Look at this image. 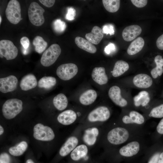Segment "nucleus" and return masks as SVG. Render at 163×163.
I'll use <instances>...</instances> for the list:
<instances>
[{
    "mask_svg": "<svg viewBox=\"0 0 163 163\" xmlns=\"http://www.w3.org/2000/svg\"><path fill=\"white\" fill-rule=\"evenodd\" d=\"M22 101L19 99L8 100L2 106V110L3 116L8 119L14 118L22 110Z\"/></svg>",
    "mask_w": 163,
    "mask_h": 163,
    "instance_id": "obj_1",
    "label": "nucleus"
},
{
    "mask_svg": "<svg viewBox=\"0 0 163 163\" xmlns=\"http://www.w3.org/2000/svg\"><path fill=\"white\" fill-rule=\"evenodd\" d=\"M45 10L35 2H32L29 7L28 14L29 19L31 23L37 26L42 25L45 19L43 13Z\"/></svg>",
    "mask_w": 163,
    "mask_h": 163,
    "instance_id": "obj_2",
    "label": "nucleus"
},
{
    "mask_svg": "<svg viewBox=\"0 0 163 163\" xmlns=\"http://www.w3.org/2000/svg\"><path fill=\"white\" fill-rule=\"evenodd\" d=\"M61 52V49L59 45H51L43 54L40 59L41 64L45 67L51 66L57 60Z\"/></svg>",
    "mask_w": 163,
    "mask_h": 163,
    "instance_id": "obj_3",
    "label": "nucleus"
},
{
    "mask_svg": "<svg viewBox=\"0 0 163 163\" xmlns=\"http://www.w3.org/2000/svg\"><path fill=\"white\" fill-rule=\"evenodd\" d=\"M129 136V132L126 129L122 127H117L109 131L107 138L111 144L119 145L126 142Z\"/></svg>",
    "mask_w": 163,
    "mask_h": 163,
    "instance_id": "obj_4",
    "label": "nucleus"
},
{
    "mask_svg": "<svg viewBox=\"0 0 163 163\" xmlns=\"http://www.w3.org/2000/svg\"><path fill=\"white\" fill-rule=\"evenodd\" d=\"M5 14L8 21L14 24H18L22 19L21 6L18 1H9L6 9Z\"/></svg>",
    "mask_w": 163,
    "mask_h": 163,
    "instance_id": "obj_5",
    "label": "nucleus"
},
{
    "mask_svg": "<svg viewBox=\"0 0 163 163\" xmlns=\"http://www.w3.org/2000/svg\"><path fill=\"white\" fill-rule=\"evenodd\" d=\"M33 136L35 139L42 141H50L55 137L53 129L47 126L39 123L36 124L33 129Z\"/></svg>",
    "mask_w": 163,
    "mask_h": 163,
    "instance_id": "obj_6",
    "label": "nucleus"
},
{
    "mask_svg": "<svg viewBox=\"0 0 163 163\" xmlns=\"http://www.w3.org/2000/svg\"><path fill=\"white\" fill-rule=\"evenodd\" d=\"M18 50L13 43L9 40L0 41V56L1 58L5 57L7 60L15 59L18 54Z\"/></svg>",
    "mask_w": 163,
    "mask_h": 163,
    "instance_id": "obj_7",
    "label": "nucleus"
},
{
    "mask_svg": "<svg viewBox=\"0 0 163 163\" xmlns=\"http://www.w3.org/2000/svg\"><path fill=\"white\" fill-rule=\"evenodd\" d=\"M78 71L77 66L73 63L62 64L59 66L56 70L57 76L62 80L67 81L73 78Z\"/></svg>",
    "mask_w": 163,
    "mask_h": 163,
    "instance_id": "obj_8",
    "label": "nucleus"
},
{
    "mask_svg": "<svg viewBox=\"0 0 163 163\" xmlns=\"http://www.w3.org/2000/svg\"><path fill=\"white\" fill-rule=\"evenodd\" d=\"M110 115V110L107 107L101 106L91 111L88 116V119L91 122H104L109 118Z\"/></svg>",
    "mask_w": 163,
    "mask_h": 163,
    "instance_id": "obj_9",
    "label": "nucleus"
},
{
    "mask_svg": "<svg viewBox=\"0 0 163 163\" xmlns=\"http://www.w3.org/2000/svg\"><path fill=\"white\" fill-rule=\"evenodd\" d=\"M18 83V79L14 75L0 78V91L4 93L12 91L16 89Z\"/></svg>",
    "mask_w": 163,
    "mask_h": 163,
    "instance_id": "obj_10",
    "label": "nucleus"
},
{
    "mask_svg": "<svg viewBox=\"0 0 163 163\" xmlns=\"http://www.w3.org/2000/svg\"><path fill=\"white\" fill-rule=\"evenodd\" d=\"M120 88L117 86H113L109 89L108 96L112 101L116 105L120 107L126 106L127 104L126 100L121 94Z\"/></svg>",
    "mask_w": 163,
    "mask_h": 163,
    "instance_id": "obj_11",
    "label": "nucleus"
},
{
    "mask_svg": "<svg viewBox=\"0 0 163 163\" xmlns=\"http://www.w3.org/2000/svg\"><path fill=\"white\" fill-rule=\"evenodd\" d=\"M140 148L139 143L136 141H133L120 148L119 152L122 156L130 157L137 154L139 151Z\"/></svg>",
    "mask_w": 163,
    "mask_h": 163,
    "instance_id": "obj_12",
    "label": "nucleus"
},
{
    "mask_svg": "<svg viewBox=\"0 0 163 163\" xmlns=\"http://www.w3.org/2000/svg\"><path fill=\"white\" fill-rule=\"evenodd\" d=\"M142 31V28L139 25H131L124 28L122 33V36L124 40L129 42L139 36Z\"/></svg>",
    "mask_w": 163,
    "mask_h": 163,
    "instance_id": "obj_13",
    "label": "nucleus"
},
{
    "mask_svg": "<svg viewBox=\"0 0 163 163\" xmlns=\"http://www.w3.org/2000/svg\"><path fill=\"white\" fill-rule=\"evenodd\" d=\"M134 85L138 88H146L150 87L152 84V80L148 75L139 74L135 75L133 79Z\"/></svg>",
    "mask_w": 163,
    "mask_h": 163,
    "instance_id": "obj_14",
    "label": "nucleus"
},
{
    "mask_svg": "<svg viewBox=\"0 0 163 163\" xmlns=\"http://www.w3.org/2000/svg\"><path fill=\"white\" fill-rule=\"evenodd\" d=\"M91 76L93 80L100 85H104L108 82V78L103 67H96L93 70Z\"/></svg>",
    "mask_w": 163,
    "mask_h": 163,
    "instance_id": "obj_15",
    "label": "nucleus"
},
{
    "mask_svg": "<svg viewBox=\"0 0 163 163\" xmlns=\"http://www.w3.org/2000/svg\"><path fill=\"white\" fill-rule=\"evenodd\" d=\"M78 142V140L77 137L72 136L69 137L60 149V155L62 157L68 155L75 149Z\"/></svg>",
    "mask_w": 163,
    "mask_h": 163,
    "instance_id": "obj_16",
    "label": "nucleus"
},
{
    "mask_svg": "<svg viewBox=\"0 0 163 163\" xmlns=\"http://www.w3.org/2000/svg\"><path fill=\"white\" fill-rule=\"evenodd\" d=\"M77 118V115L73 110H68L60 113L57 119L60 123L65 125H70L73 123Z\"/></svg>",
    "mask_w": 163,
    "mask_h": 163,
    "instance_id": "obj_17",
    "label": "nucleus"
},
{
    "mask_svg": "<svg viewBox=\"0 0 163 163\" xmlns=\"http://www.w3.org/2000/svg\"><path fill=\"white\" fill-rule=\"evenodd\" d=\"M102 30L99 27L94 26L91 32L87 33L85 36L86 39L92 43L97 45L99 44L104 37Z\"/></svg>",
    "mask_w": 163,
    "mask_h": 163,
    "instance_id": "obj_18",
    "label": "nucleus"
},
{
    "mask_svg": "<svg viewBox=\"0 0 163 163\" xmlns=\"http://www.w3.org/2000/svg\"><path fill=\"white\" fill-rule=\"evenodd\" d=\"M123 122L126 124L135 123L139 125L143 124L145 119L142 115L137 111H130L129 115H125L122 118Z\"/></svg>",
    "mask_w": 163,
    "mask_h": 163,
    "instance_id": "obj_19",
    "label": "nucleus"
},
{
    "mask_svg": "<svg viewBox=\"0 0 163 163\" xmlns=\"http://www.w3.org/2000/svg\"><path fill=\"white\" fill-rule=\"evenodd\" d=\"M37 81L35 76L32 74H27L21 79L20 83L21 89L26 91L36 87Z\"/></svg>",
    "mask_w": 163,
    "mask_h": 163,
    "instance_id": "obj_20",
    "label": "nucleus"
},
{
    "mask_svg": "<svg viewBox=\"0 0 163 163\" xmlns=\"http://www.w3.org/2000/svg\"><path fill=\"white\" fill-rule=\"evenodd\" d=\"M76 45L80 49L91 53H94L97 51L96 47L87 39L77 37L75 39Z\"/></svg>",
    "mask_w": 163,
    "mask_h": 163,
    "instance_id": "obj_21",
    "label": "nucleus"
},
{
    "mask_svg": "<svg viewBox=\"0 0 163 163\" xmlns=\"http://www.w3.org/2000/svg\"><path fill=\"white\" fill-rule=\"evenodd\" d=\"M99 134L98 129L96 127L89 128L86 129L83 135L84 142L89 145H94L96 141Z\"/></svg>",
    "mask_w": 163,
    "mask_h": 163,
    "instance_id": "obj_22",
    "label": "nucleus"
},
{
    "mask_svg": "<svg viewBox=\"0 0 163 163\" xmlns=\"http://www.w3.org/2000/svg\"><path fill=\"white\" fill-rule=\"evenodd\" d=\"M97 96L96 91L93 89H89L81 95L79 98V101L83 105H89L95 101Z\"/></svg>",
    "mask_w": 163,
    "mask_h": 163,
    "instance_id": "obj_23",
    "label": "nucleus"
},
{
    "mask_svg": "<svg viewBox=\"0 0 163 163\" xmlns=\"http://www.w3.org/2000/svg\"><path fill=\"white\" fill-rule=\"evenodd\" d=\"M143 39L139 37L133 41L130 44L127 49V53L130 55H135L139 52L144 45Z\"/></svg>",
    "mask_w": 163,
    "mask_h": 163,
    "instance_id": "obj_24",
    "label": "nucleus"
},
{
    "mask_svg": "<svg viewBox=\"0 0 163 163\" xmlns=\"http://www.w3.org/2000/svg\"><path fill=\"white\" fill-rule=\"evenodd\" d=\"M129 68L128 64L126 61L119 60L115 64L112 71L113 76L117 77L121 76L127 71Z\"/></svg>",
    "mask_w": 163,
    "mask_h": 163,
    "instance_id": "obj_25",
    "label": "nucleus"
},
{
    "mask_svg": "<svg viewBox=\"0 0 163 163\" xmlns=\"http://www.w3.org/2000/svg\"><path fill=\"white\" fill-rule=\"evenodd\" d=\"M88 152V148L86 145H80L76 147L72 152L70 157L72 160L78 161L85 156Z\"/></svg>",
    "mask_w": 163,
    "mask_h": 163,
    "instance_id": "obj_26",
    "label": "nucleus"
},
{
    "mask_svg": "<svg viewBox=\"0 0 163 163\" xmlns=\"http://www.w3.org/2000/svg\"><path fill=\"white\" fill-rule=\"evenodd\" d=\"M133 100L136 106H145L148 104L150 100L149 93L146 91H141L134 97Z\"/></svg>",
    "mask_w": 163,
    "mask_h": 163,
    "instance_id": "obj_27",
    "label": "nucleus"
},
{
    "mask_svg": "<svg viewBox=\"0 0 163 163\" xmlns=\"http://www.w3.org/2000/svg\"><path fill=\"white\" fill-rule=\"evenodd\" d=\"M55 107L59 110H64L67 107L68 101L66 96L62 93H60L55 96L53 100Z\"/></svg>",
    "mask_w": 163,
    "mask_h": 163,
    "instance_id": "obj_28",
    "label": "nucleus"
},
{
    "mask_svg": "<svg viewBox=\"0 0 163 163\" xmlns=\"http://www.w3.org/2000/svg\"><path fill=\"white\" fill-rule=\"evenodd\" d=\"M154 60L156 66L151 70V74L154 78H156L163 73V58L161 56L158 55L155 56Z\"/></svg>",
    "mask_w": 163,
    "mask_h": 163,
    "instance_id": "obj_29",
    "label": "nucleus"
},
{
    "mask_svg": "<svg viewBox=\"0 0 163 163\" xmlns=\"http://www.w3.org/2000/svg\"><path fill=\"white\" fill-rule=\"evenodd\" d=\"M56 83V78L52 76H44L41 78L38 82V86L40 88L49 89L55 86Z\"/></svg>",
    "mask_w": 163,
    "mask_h": 163,
    "instance_id": "obj_30",
    "label": "nucleus"
},
{
    "mask_svg": "<svg viewBox=\"0 0 163 163\" xmlns=\"http://www.w3.org/2000/svg\"><path fill=\"white\" fill-rule=\"evenodd\" d=\"M27 146V142L23 141L16 145L10 147L9 149V152L11 155L13 156H20L25 151Z\"/></svg>",
    "mask_w": 163,
    "mask_h": 163,
    "instance_id": "obj_31",
    "label": "nucleus"
},
{
    "mask_svg": "<svg viewBox=\"0 0 163 163\" xmlns=\"http://www.w3.org/2000/svg\"><path fill=\"white\" fill-rule=\"evenodd\" d=\"M102 2L104 8L110 12H115L119 9L120 5L119 0H103Z\"/></svg>",
    "mask_w": 163,
    "mask_h": 163,
    "instance_id": "obj_32",
    "label": "nucleus"
},
{
    "mask_svg": "<svg viewBox=\"0 0 163 163\" xmlns=\"http://www.w3.org/2000/svg\"><path fill=\"white\" fill-rule=\"evenodd\" d=\"M33 44L35 46V50L39 53L43 52L47 45V42L42 37L39 36H37L34 38Z\"/></svg>",
    "mask_w": 163,
    "mask_h": 163,
    "instance_id": "obj_33",
    "label": "nucleus"
},
{
    "mask_svg": "<svg viewBox=\"0 0 163 163\" xmlns=\"http://www.w3.org/2000/svg\"><path fill=\"white\" fill-rule=\"evenodd\" d=\"M66 27V23L60 19L55 20L53 23V27L54 31L57 33H62L65 30Z\"/></svg>",
    "mask_w": 163,
    "mask_h": 163,
    "instance_id": "obj_34",
    "label": "nucleus"
},
{
    "mask_svg": "<svg viewBox=\"0 0 163 163\" xmlns=\"http://www.w3.org/2000/svg\"><path fill=\"white\" fill-rule=\"evenodd\" d=\"M149 116L155 118L163 117V104L152 108L149 114Z\"/></svg>",
    "mask_w": 163,
    "mask_h": 163,
    "instance_id": "obj_35",
    "label": "nucleus"
},
{
    "mask_svg": "<svg viewBox=\"0 0 163 163\" xmlns=\"http://www.w3.org/2000/svg\"><path fill=\"white\" fill-rule=\"evenodd\" d=\"M102 30L104 34H110V35L114 34V30L113 26L111 24H107L103 27Z\"/></svg>",
    "mask_w": 163,
    "mask_h": 163,
    "instance_id": "obj_36",
    "label": "nucleus"
},
{
    "mask_svg": "<svg viewBox=\"0 0 163 163\" xmlns=\"http://www.w3.org/2000/svg\"><path fill=\"white\" fill-rule=\"evenodd\" d=\"M75 15L76 11L75 9L73 8L70 7L68 9L66 18L68 20L72 21L75 19Z\"/></svg>",
    "mask_w": 163,
    "mask_h": 163,
    "instance_id": "obj_37",
    "label": "nucleus"
},
{
    "mask_svg": "<svg viewBox=\"0 0 163 163\" xmlns=\"http://www.w3.org/2000/svg\"><path fill=\"white\" fill-rule=\"evenodd\" d=\"M131 1L136 7L138 8H142L145 6L147 4L146 0H131Z\"/></svg>",
    "mask_w": 163,
    "mask_h": 163,
    "instance_id": "obj_38",
    "label": "nucleus"
},
{
    "mask_svg": "<svg viewBox=\"0 0 163 163\" xmlns=\"http://www.w3.org/2000/svg\"><path fill=\"white\" fill-rule=\"evenodd\" d=\"M11 158L7 153H2L0 155V163H11Z\"/></svg>",
    "mask_w": 163,
    "mask_h": 163,
    "instance_id": "obj_39",
    "label": "nucleus"
},
{
    "mask_svg": "<svg viewBox=\"0 0 163 163\" xmlns=\"http://www.w3.org/2000/svg\"><path fill=\"white\" fill-rule=\"evenodd\" d=\"M20 43L23 47L25 49H28L30 45V41L27 37H22L20 40Z\"/></svg>",
    "mask_w": 163,
    "mask_h": 163,
    "instance_id": "obj_40",
    "label": "nucleus"
},
{
    "mask_svg": "<svg viewBox=\"0 0 163 163\" xmlns=\"http://www.w3.org/2000/svg\"><path fill=\"white\" fill-rule=\"evenodd\" d=\"M116 49L115 45L112 43H110L104 48V51L107 54H110L111 52L115 50Z\"/></svg>",
    "mask_w": 163,
    "mask_h": 163,
    "instance_id": "obj_41",
    "label": "nucleus"
},
{
    "mask_svg": "<svg viewBox=\"0 0 163 163\" xmlns=\"http://www.w3.org/2000/svg\"><path fill=\"white\" fill-rule=\"evenodd\" d=\"M39 1L44 5L48 8L52 7L55 2L54 0H40Z\"/></svg>",
    "mask_w": 163,
    "mask_h": 163,
    "instance_id": "obj_42",
    "label": "nucleus"
},
{
    "mask_svg": "<svg viewBox=\"0 0 163 163\" xmlns=\"http://www.w3.org/2000/svg\"><path fill=\"white\" fill-rule=\"evenodd\" d=\"M156 44L157 47L159 49L163 50V34L157 39Z\"/></svg>",
    "mask_w": 163,
    "mask_h": 163,
    "instance_id": "obj_43",
    "label": "nucleus"
},
{
    "mask_svg": "<svg viewBox=\"0 0 163 163\" xmlns=\"http://www.w3.org/2000/svg\"><path fill=\"white\" fill-rule=\"evenodd\" d=\"M159 155L158 152L155 153L151 157L148 163H158Z\"/></svg>",
    "mask_w": 163,
    "mask_h": 163,
    "instance_id": "obj_44",
    "label": "nucleus"
},
{
    "mask_svg": "<svg viewBox=\"0 0 163 163\" xmlns=\"http://www.w3.org/2000/svg\"><path fill=\"white\" fill-rule=\"evenodd\" d=\"M156 130L158 133L163 134V118L161 120L157 126Z\"/></svg>",
    "mask_w": 163,
    "mask_h": 163,
    "instance_id": "obj_45",
    "label": "nucleus"
},
{
    "mask_svg": "<svg viewBox=\"0 0 163 163\" xmlns=\"http://www.w3.org/2000/svg\"><path fill=\"white\" fill-rule=\"evenodd\" d=\"M158 163H163V152L160 154Z\"/></svg>",
    "mask_w": 163,
    "mask_h": 163,
    "instance_id": "obj_46",
    "label": "nucleus"
},
{
    "mask_svg": "<svg viewBox=\"0 0 163 163\" xmlns=\"http://www.w3.org/2000/svg\"><path fill=\"white\" fill-rule=\"evenodd\" d=\"M22 49L23 53L24 55H26L28 53V49H25L23 47Z\"/></svg>",
    "mask_w": 163,
    "mask_h": 163,
    "instance_id": "obj_47",
    "label": "nucleus"
},
{
    "mask_svg": "<svg viewBox=\"0 0 163 163\" xmlns=\"http://www.w3.org/2000/svg\"><path fill=\"white\" fill-rule=\"evenodd\" d=\"M4 129L0 125V135H1L4 132Z\"/></svg>",
    "mask_w": 163,
    "mask_h": 163,
    "instance_id": "obj_48",
    "label": "nucleus"
},
{
    "mask_svg": "<svg viewBox=\"0 0 163 163\" xmlns=\"http://www.w3.org/2000/svg\"><path fill=\"white\" fill-rule=\"evenodd\" d=\"M26 163H34V162L31 159H28L27 160Z\"/></svg>",
    "mask_w": 163,
    "mask_h": 163,
    "instance_id": "obj_49",
    "label": "nucleus"
},
{
    "mask_svg": "<svg viewBox=\"0 0 163 163\" xmlns=\"http://www.w3.org/2000/svg\"><path fill=\"white\" fill-rule=\"evenodd\" d=\"M1 21H2V18H1V16L0 15V24H1Z\"/></svg>",
    "mask_w": 163,
    "mask_h": 163,
    "instance_id": "obj_50",
    "label": "nucleus"
}]
</instances>
